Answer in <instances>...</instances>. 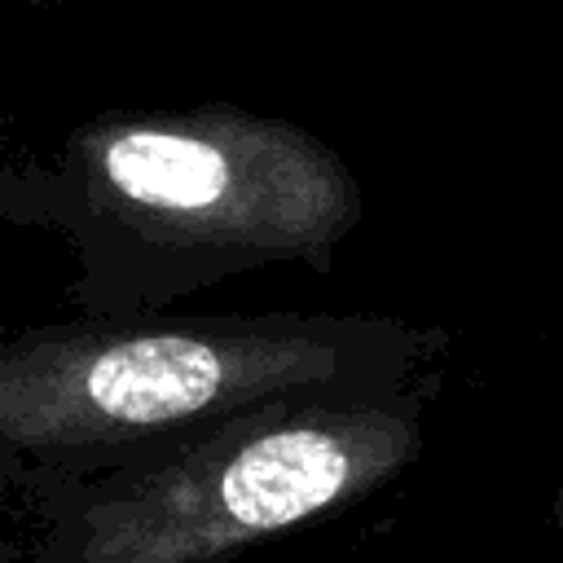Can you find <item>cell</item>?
Segmentation results:
<instances>
[{"instance_id": "6da1fadb", "label": "cell", "mask_w": 563, "mask_h": 563, "mask_svg": "<svg viewBox=\"0 0 563 563\" xmlns=\"http://www.w3.org/2000/svg\"><path fill=\"white\" fill-rule=\"evenodd\" d=\"M431 347L343 317L31 330L0 361V440L31 488L75 484L246 418L400 400Z\"/></svg>"}, {"instance_id": "7a4b0ae2", "label": "cell", "mask_w": 563, "mask_h": 563, "mask_svg": "<svg viewBox=\"0 0 563 563\" xmlns=\"http://www.w3.org/2000/svg\"><path fill=\"white\" fill-rule=\"evenodd\" d=\"M18 198L75 246L97 321L251 268H325L361 220L356 180L325 145L229 110L97 119Z\"/></svg>"}, {"instance_id": "3957f363", "label": "cell", "mask_w": 563, "mask_h": 563, "mask_svg": "<svg viewBox=\"0 0 563 563\" xmlns=\"http://www.w3.org/2000/svg\"><path fill=\"white\" fill-rule=\"evenodd\" d=\"M422 449V391L246 418L75 484L31 488V563H216L361 501Z\"/></svg>"}, {"instance_id": "277c9868", "label": "cell", "mask_w": 563, "mask_h": 563, "mask_svg": "<svg viewBox=\"0 0 563 563\" xmlns=\"http://www.w3.org/2000/svg\"><path fill=\"white\" fill-rule=\"evenodd\" d=\"M559 519H563V493H559Z\"/></svg>"}]
</instances>
